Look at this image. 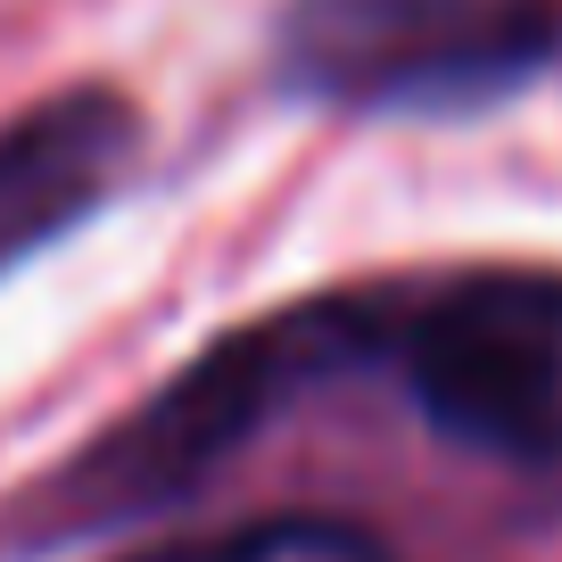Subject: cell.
<instances>
[{
  "mask_svg": "<svg viewBox=\"0 0 562 562\" xmlns=\"http://www.w3.org/2000/svg\"><path fill=\"white\" fill-rule=\"evenodd\" d=\"M372 339H381V315H372L364 299H323V306H306V315L257 323V331L207 348L175 389H158V397L140 405L116 439H100L67 480H50L58 521L100 529V521L166 505V496H191V480L207 472V463H224L232 447L257 439L273 405H290L331 364L364 356Z\"/></svg>",
  "mask_w": 562,
  "mask_h": 562,
  "instance_id": "1",
  "label": "cell"
},
{
  "mask_svg": "<svg viewBox=\"0 0 562 562\" xmlns=\"http://www.w3.org/2000/svg\"><path fill=\"white\" fill-rule=\"evenodd\" d=\"M562 50V0H290L281 83L331 108H472Z\"/></svg>",
  "mask_w": 562,
  "mask_h": 562,
  "instance_id": "2",
  "label": "cell"
},
{
  "mask_svg": "<svg viewBox=\"0 0 562 562\" xmlns=\"http://www.w3.org/2000/svg\"><path fill=\"white\" fill-rule=\"evenodd\" d=\"M414 405L447 439L505 463L562 456V281L472 273L389 323Z\"/></svg>",
  "mask_w": 562,
  "mask_h": 562,
  "instance_id": "3",
  "label": "cell"
},
{
  "mask_svg": "<svg viewBox=\"0 0 562 562\" xmlns=\"http://www.w3.org/2000/svg\"><path fill=\"white\" fill-rule=\"evenodd\" d=\"M140 149V116L116 91L83 83L0 124V273L75 232L124 182Z\"/></svg>",
  "mask_w": 562,
  "mask_h": 562,
  "instance_id": "4",
  "label": "cell"
},
{
  "mask_svg": "<svg viewBox=\"0 0 562 562\" xmlns=\"http://www.w3.org/2000/svg\"><path fill=\"white\" fill-rule=\"evenodd\" d=\"M149 562H389V546L348 521H323V513H281V521L232 529L215 546H175V554H149Z\"/></svg>",
  "mask_w": 562,
  "mask_h": 562,
  "instance_id": "5",
  "label": "cell"
}]
</instances>
